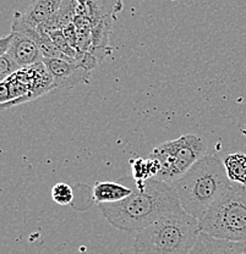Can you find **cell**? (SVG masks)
I'll return each instance as SVG.
<instances>
[{"label":"cell","instance_id":"d6986e66","mask_svg":"<svg viewBox=\"0 0 246 254\" xmlns=\"http://www.w3.org/2000/svg\"><path fill=\"white\" fill-rule=\"evenodd\" d=\"M78 2H79V4H80V6H82V7H86V5H87V0H78Z\"/></svg>","mask_w":246,"mask_h":254},{"label":"cell","instance_id":"4fadbf2b","mask_svg":"<svg viewBox=\"0 0 246 254\" xmlns=\"http://www.w3.org/2000/svg\"><path fill=\"white\" fill-rule=\"evenodd\" d=\"M223 164L233 184L246 186V154L232 153L223 158Z\"/></svg>","mask_w":246,"mask_h":254},{"label":"cell","instance_id":"8fae6325","mask_svg":"<svg viewBox=\"0 0 246 254\" xmlns=\"http://www.w3.org/2000/svg\"><path fill=\"white\" fill-rule=\"evenodd\" d=\"M132 190H134L123 186L120 184H116V182H96L93 186L92 197L97 204L115 203L128 198L132 193Z\"/></svg>","mask_w":246,"mask_h":254},{"label":"cell","instance_id":"ffe728a7","mask_svg":"<svg viewBox=\"0 0 246 254\" xmlns=\"http://www.w3.org/2000/svg\"><path fill=\"white\" fill-rule=\"evenodd\" d=\"M242 133L243 134H244V136L246 137V125L244 126V127H243V128H242Z\"/></svg>","mask_w":246,"mask_h":254},{"label":"cell","instance_id":"3957f363","mask_svg":"<svg viewBox=\"0 0 246 254\" xmlns=\"http://www.w3.org/2000/svg\"><path fill=\"white\" fill-rule=\"evenodd\" d=\"M200 234L198 219L185 211L166 214L136 232L134 254H189Z\"/></svg>","mask_w":246,"mask_h":254},{"label":"cell","instance_id":"e0dca14e","mask_svg":"<svg viewBox=\"0 0 246 254\" xmlns=\"http://www.w3.org/2000/svg\"><path fill=\"white\" fill-rule=\"evenodd\" d=\"M63 31H64V34H65L66 39H68L69 44H70V46L73 47L75 50L80 52V49H79L78 31H76V26L74 25V22L70 23L69 26H66V27Z\"/></svg>","mask_w":246,"mask_h":254},{"label":"cell","instance_id":"7c38bea8","mask_svg":"<svg viewBox=\"0 0 246 254\" xmlns=\"http://www.w3.org/2000/svg\"><path fill=\"white\" fill-rule=\"evenodd\" d=\"M79 6H80V4L78 2V0H64L60 9L47 22H44L43 25H39L38 27L44 32L64 30L66 26L74 22V18L78 14Z\"/></svg>","mask_w":246,"mask_h":254},{"label":"cell","instance_id":"52a82bcc","mask_svg":"<svg viewBox=\"0 0 246 254\" xmlns=\"http://www.w3.org/2000/svg\"><path fill=\"white\" fill-rule=\"evenodd\" d=\"M43 63L54 79L55 88H71L78 84L87 83L91 77V71L87 70L76 59L47 58Z\"/></svg>","mask_w":246,"mask_h":254},{"label":"cell","instance_id":"9a60e30c","mask_svg":"<svg viewBox=\"0 0 246 254\" xmlns=\"http://www.w3.org/2000/svg\"><path fill=\"white\" fill-rule=\"evenodd\" d=\"M52 199L59 205H69L74 200V190L70 185L65 182H58L52 187L50 190Z\"/></svg>","mask_w":246,"mask_h":254},{"label":"cell","instance_id":"277c9868","mask_svg":"<svg viewBox=\"0 0 246 254\" xmlns=\"http://www.w3.org/2000/svg\"><path fill=\"white\" fill-rule=\"evenodd\" d=\"M201 232L233 242H246V186L233 184L198 218Z\"/></svg>","mask_w":246,"mask_h":254},{"label":"cell","instance_id":"30bf717a","mask_svg":"<svg viewBox=\"0 0 246 254\" xmlns=\"http://www.w3.org/2000/svg\"><path fill=\"white\" fill-rule=\"evenodd\" d=\"M64 0H32L27 6L25 12H22L23 17L38 27L49 20L58 10L60 9Z\"/></svg>","mask_w":246,"mask_h":254},{"label":"cell","instance_id":"9c48e42d","mask_svg":"<svg viewBox=\"0 0 246 254\" xmlns=\"http://www.w3.org/2000/svg\"><path fill=\"white\" fill-rule=\"evenodd\" d=\"M189 254H246V242L221 240L201 232Z\"/></svg>","mask_w":246,"mask_h":254},{"label":"cell","instance_id":"5bb4252c","mask_svg":"<svg viewBox=\"0 0 246 254\" xmlns=\"http://www.w3.org/2000/svg\"><path fill=\"white\" fill-rule=\"evenodd\" d=\"M49 34L50 39L53 41V43L58 47V49L65 55V57L71 58V59H76L78 60L79 55H80L81 52H78V50L74 49L73 47L69 44L68 39H66L64 31L63 30H55V31H50L47 32Z\"/></svg>","mask_w":246,"mask_h":254},{"label":"cell","instance_id":"6da1fadb","mask_svg":"<svg viewBox=\"0 0 246 254\" xmlns=\"http://www.w3.org/2000/svg\"><path fill=\"white\" fill-rule=\"evenodd\" d=\"M100 213L116 229L139 232L166 214L184 213L178 194L168 182L150 179L125 199L98 204Z\"/></svg>","mask_w":246,"mask_h":254},{"label":"cell","instance_id":"8992f818","mask_svg":"<svg viewBox=\"0 0 246 254\" xmlns=\"http://www.w3.org/2000/svg\"><path fill=\"white\" fill-rule=\"evenodd\" d=\"M121 9L123 0H87L86 10L92 28V49L109 48L108 42L113 22Z\"/></svg>","mask_w":246,"mask_h":254},{"label":"cell","instance_id":"5b68a950","mask_svg":"<svg viewBox=\"0 0 246 254\" xmlns=\"http://www.w3.org/2000/svg\"><path fill=\"white\" fill-rule=\"evenodd\" d=\"M205 152L206 143L196 134H184L157 145L150 154L161 165L160 174L156 179L171 184L205 157Z\"/></svg>","mask_w":246,"mask_h":254},{"label":"cell","instance_id":"7a4b0ae2","mask_svg":"<svg viewBox=\"0 0 246 254\" xmlns=\"http://www.w3.org/2000/svg\"><path fill=\"white\" fill-rule=\"evenodd\" d=\"M185 213L201 218L233 185L223 159L205 155L181 177L171 182Z\"/></svg>","mask_w":246,"mask_h":254},{"label":"cell","instance_id":"ac0fdd59","mask_svg":"<svg viewBox=\"0 0 246 254\" xmlns=\"http://www.w3.org/2000/svg\"><path fill=\"white\" fill-rule=\"evenodd\" d=\"M11 41H12L11 32H10L7 36L2 37V38L0 39V55L6 54L7 50H9V48H10V44H11Z\"/></svg>","mask_w":246,"mask_h":254},{"label":"cell","instance_id":"ba28073f","mask_svg":"<svg viewBox=\"0 0 246 254\" xmlns=\"http://www.w3.org/2000/svg\"><path fill=\"white\" fill-rule=\"evenodd\" d=\"M10 32L12 33V41L6 54H9L21 68L43 62L44 57L37 42L18 32Z\"/></svg>","mask_w":246,"mask_h":254},{"label":"cell","instance_id":"2e32d148","mask_svg":"<svg viewBox=\"0 0 246 254\" xmlns=\"http://www.w3.org/2000/svg\"><path fill=\"white\" fill-rule=\"evenodd\" d=\"M18 64L9 54L0 55V81H5L20 70Z\"/></svg>","mask_w":246,"mask_h":254}]
</instances>
